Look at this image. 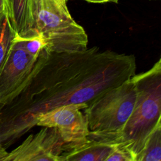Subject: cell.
Instances as JSON below:
<instances>
[{
  "mask_svg": "<svg viewBox=\"0 0 161 161\" xmlns=\"http://www.w3.org/2000/svg\"><path fill=\"white\" fill-rule=\"evenodd\" d=\"M8 153L5 148L3 146L2 141L0 136V161H6V158L8 155Z\"/></svg>",
  "mask_w": 161,
  "mask_h": 161,
  "instance_id": "obj_14",
  "label": "cell"
},
{
  "mask_svg": "<svg viewBox=\"0 0 161 161\" xmlns=\"http://www.w3.org/2000/svg\"><path fill=\"white\" fill-rule=\"evenodd\" d=\"M136 98V89L131 78L98 95L83 109L89 131L121 132L132 113Z\"/></svg>",
  "mask_w": 161,
  "mask_h": 161,
  "instance_id": "obj_4",
  "label": "cell"
},
{
  "mask_svg": "<svg viewBox=\"0 0 161 161\" xmlns=\"http://www.w3.org/2000/svg\"><path fill=\"white\" fill-rule=\"evenodd\" d=\"M33 30L47 42L46 48L55 52H73L87 48L85 30L72 17L66 0H31Z\"/></svg>",
  "mask_w": 161,
  "mask_h": 161,
  "instance_id": "obj_3",
  "label": "cell"
},
{
  "mask_svg": "<svg viewBox=\"0 0 161 161\" xmlns=\"http://www.w3.org/2000/svg\"><path fill=\"white\" fill-rule=\"evenodd\" d=\"M133 55L102 50L55 52L43 48L16 104L11 131L17 137L36 126L38 115L69 104L88 103L136 74ZM17 97V98H18Z\"/></svg>",
  "mask_w": 161,
  "mask_h": 161,
  "instance_id": "obj_1",
  "label": "cell"
},
{
  "mask_svg": "<svg viewBox=\"0 0 161 161\" xmlns=\"http://www.w3.org/2000/svg\"><path fill=\"white\" fill-rule=\"evenodd\" d=\"M119 142H116L89 131L87 140L64 152L61 161H106L114 146Z\"/></svg>",
  "mask_w": 161,
  "mask_h": 161,
  "instance_id": "obj_8",
  "label": "cell"
},
{
  "mask_svg": "<svg viewBox=\"0 0 161 161\" xmlns=\"http://www.w3.org/2000/svg\"><path fill=\"white\" fill-rule=\"evenodd\" d=\"M64 145L55 128L43 127L9 152L6 161H61Z\"/></svg>",
  "mask_w": 161,
  "mask_h": 161,
  "instance_id": "obj_7",
  "label": "cell"
},
{
  "mask_svg": "<svg viewBox=\"0 0 161 161\" xmlns=\"http://www.w3.org/2000/svg\"><path fill=\"white\" fill-rule=\"evenodd\" d=\"M118 0H114V3H117Z\"/></svg>",
  "mask_w": 161,
  "mask_h": 161,
  "instance_id": "obj_17",
  "label": "cell"
},
{
  "mask_svg": "<svg viewBox=\"0 0 161 161\" xmlns=\"http://www.w3.org/2000/svg\"><path fill=\"white\" fill-rule=\"evenodd\" d=\"M37 58L13 42L0 73V105L13 103L23 91Z\"/></svg>",
  "mask_w": 161,
  "mask_h": 161,
  "instance_id": "obj_6",
  "label": "cell"
},
{
  "mask_svg": "<svg viewBox=\"0 0 161 161\" xmlns=\"http://www.w3.org/2000/svg\"><path fill=\"white\" fill-rule=\"evenodd\" d=\"M136 89L133 110L121 136L135 156L153 130L161 123V60L147 72L131 77Z\"/></svg>",
  "mask_w": 161,
  "mask_h": 161,
  "instance_id": "obj_2",
  "label": "cell"
},
{
  "mask_svg": "<svg viewBox=\"0 0 161 161\" xmlns=\"http://www.w3.org/2000/svg\"><path fill=\"white\" fill-rule=\"evenodd\" d=\"M31 1L4 0V10L13 28L19 36H25L38 33L33 28Z\"/></svg>",
  "mask_w": 161,
  "mask_h": 161,
  "instance_id": "obj_9",
  "label": "cell"
},
{
  "mask_svg": "<svg viewBox=\"0 0 161 161\" xmlns=\"http://www.w3.org/2000/svg\"><path fill=\"white\" fill-rule=\"evenodd\" d=\"M135 161V156L125 142L116 144L106 161Z\"/></svg>",
  "mask_w": 161,
  "mask_h": 161,
  "instance_id": "obj_13",
  "label": "cell"
},
{
  "mask_svg": "<svg viewBox=\"0 0 161 161\" xmlns=\"http://www.w3.org/2000/svg\"><path fill=\"white\" fill-rule=\"evenodd\" d=\"M13 42L35 57H38L41 51L47 47L45 40L38 33L25 36L16 35Z\"/></svg>",
  "mask_w": 161,
  "mask_h": 161,
  "instance_id": "obj_12",
  "label": "cell"
},
{
  "mask_svg": "<svg viewBox=\"0 0 161 161\" xmlns=\"http://www.w3.org/2000/svg\"><path fill=\"white\" fill-rule=\"evenodd\" d=\"M87 103L62 105L38 115L36 126L54 128L64 142V152L87 140L89 133L86 116L82 111Z\"/></svg>",
  "mask_w": 161,
  "mask_h": 161,
  "instance_id": "obj_5",
  "label": "cell"
},
{
  "mask_svg": "<svg viewBox=\"0 0 161 161\" xmlns=\"http://www.w3.org/2000/svg\"><path fill=\"white\" fill-rule=\"evenodd\" d=\"M16 33L4 10L0 14V73L6 61Z\"/></svg>",
  "mask_w": 161,
  "mask_h": 161,
  "instance_id": "obj_10",
  "label": "cell"
},
{
  "mask_svg": "<svg viewBox=\"0 0 161 161\" xmlns=\"http://www.w3.org/2000/svg\"><path fill=\"white\" fill-rule=\"evenodd\" d=\"M4 10V0H0V14Z\"/></svg>",
  "mask_w": 161,
  "mask_h": 161,
  "instance_id": "obj_16",
  "label": "cell"
},
{
  "mask_svg": "<svg viewBox=\"0 0 161 161\" xmlns=\"http://www.w3.org/2000/svg\"><path fill=\"white\" fill-rule=\"evenodd\" d=\"M161 160V123L151 132L142 150L136 155L135 161Z\"/></svg>",
  "mask_w": 161,
  "mask_h": 161,
  "instance_id": "obj_11",
  "label": "cell"
},
{
  "mask_svg": "<svg viewBox=\"0 0 161 161\" xmlns=\"http://www.w3.org/2000/svg\"><path fill=\"white\" fill-rule=\"evenodd\" d=\"M67 1L68 0H66ZM88 2L90 3H108V2H114V0H86Z\"/></svg>",
  "mask_w": 161,
  "mask_h": 161,
  "instance_id": "obj_15",
  "label": "cell"
}]
</instances>
